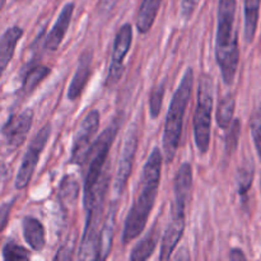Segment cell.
I'll list each match as a JSON object with an SVG mask.
<instances>
[{
	"label": "cell",
	"mask_w": 261,
	"mask_h": 261,
	"mask_svg": "<svg viewBox=\"0 0 261 261\" xmlns=\"http://www.w3.org/2000/svg\"><path fill=\"white\" fill-rule=\"evenodd\" d=\"M163 157L158 147L153 148L143 168L139 193L127 213L122 232V244L126 245L140 236L148 223L158 195L162 175Z\"/></svg>",
	"instance_id": "cell-1"
},
{
	"label": "cell",
	"mask_w": 261,
	"mask_h": 261,
	"mask_svg": "<svg viewBox=\"0 0 261 261\" xmlns=\"http://www.w3.org/2000/svg\"><path fill=\"white\" fill-rule=\"evenodd\" d=\"M237 0H219L218 27L216 38V60L224 84L231 86L240 63L237 31L234 28Z\"/></svg>",
	"instance_id": "cell-2"
},
{
	"label": "cell",
	"mask_w": 261,
	"mask_h": 261,
	"mask_svg": "<svg viewBox=\"0 0 261 261\" xmlns=\"http://www.w3.org/2000/svg\"><path fill=\"white\" fill-rule=\"evenodd\" d=\"M193 83L194 70L188 68L184 73L177 89L173 93L172 101H171L167 116H166L165 132H163V154L167 163L172 162L180 145L184 119H185L186 110L190 102Z\"/></svg>",
	"instance_id": "cell-3"
},
{
	"label": "cell",
	"mask_w": 261,
	"mask_h": 261,
	"mask_svg": "<svg viewBox=\"0 0 261 261\" xmlns=\"http://www.w3.org/2000/svg\"><path fill=\"white\" fill-rule=\"evenodd\" d=\"M121 120L115 117L111 124L99 134L96 142L92 143L89 148L87 160L88 161V168H87L86 176H84V188H83V203L84 208L88 209L94 201L98 188V180L102 176L105 165H106L107 157H109L110 149L116 138L117 132L120 129Z\"/></svg>",
	"instance_id": "cell-4"
},
{
	"label": "cell",
	"mask_w": 261,
	"mask_h": 261,
	"mask_svg": "<svg viewBox=\"0 0 261 261\" xmlns=\"http://www.w3.org/2000/svg\"><path fill=\"white\" fill-rule=\"evenodd\" d=\"M213 94V79L208 74H203L199 82L198 102L193 120L194 139L200 154H205L211 145Z\"/></svg>",
	"instance_id": "cell-5"
},
{
	"label": "cell",
	"mask_w": 261,
	"mask_h": 261,
	"mask_svg": "<svg viewBox=\"0 0 261 261\" xmlns=\"http://www.w3.org/2000/svg\"><path fill=\"white\" fill-rule=\"evenodd\" d=\"M107 189V175L103 181L98 184L94 201L87 212V221L84 226L83 237L79 246V259L81 260H98V237L101 214L103 209L105 194Z\"/></svg>",
	"instance_id": "cell-6"
},
{
	"label": "cell",
	"mask_w": 261,
	"mask_h": 261,
	"mask_svg": "<svg viewBox=\"0 0 261 261\" xmlns=\"http://www.w3.org/2000/svg\"><path fill=\"white\" fill-rule=\"evenodd\" d=\"M50 134L51 125L46 124L41 127L40 132L31 140L27 152H25L22 163H20L19 171L17 173V178H15V188H17V190H24L30 185L33 173L36 171V167L38 165V161H40V155L43 152V149H45L46 144H47Z\"/></svg>",
	"instance_id": "cell-7"
},
{
	"label": "cell",
	"mask_w": 261,
	"mask_h": 261,
	"mask_svg": "<svg viewBox=\"0 0 261 261\" xmlns=\"http://www.w3.org/2000/svg\"><path fill=\"white\" fill-rule=\"evenodd\" d=\"M99 127V112L98 110H92L83 121L79 125L71 145L70 163L76 166H83L86 163L87 155H88L89 148L92 145V139L96 135L97 130Z\"/></svg>",
	"instance_id": "cell-8"
},
{
	"label": "cell",
	"mask_w": 261,
	"mask_h": 261,
	"mask_svg": "<svg viewBox=\"0 0 261 261\" xmlns=\"http://www.w3.org/2000/svg\"><path fill=\"white\" fill-rule=\"evenodd\" d=\"M138 144H139V132H138L137 125L133 124L132 126H129V130L125 135L122 149L120 153L119 167H117V173L114 184V190L117 195H121L124 193L127 180L132 175Z\"/></svg>",
	"instance_id": "cell-9"
},
{
	"label": "cell",
	"mask_w": 261,
	"mask_h": 261,
	"mask_svg": "<svg viewBox=\"0 0 261 261\" xmlns=\"http://www.w3.org/2000/svg\"><path fill=\"white\" fill-rule=\"evenodd\" d=\"M133 42V25L130 23H125L117 31L116 37L114 41V48H112L111 64L107 74L106 86L112 87L121 79L124 74V60L130 50Z\"/></svg>",
	"instance_id": "cell-10"
},
{
	"label": "cell",
	"mask_w": 261,
	"mask_h": 261,
	"mask_svg": "<svg viewBox=\"0 0 261 261\" xmlns=\"http://www.w3.org/2000/svg\"><path fill=\"white\" fill-rule=\"evenodd\" d=\"M33 116H35L33 110L27 109L19 114L12 115L3 125L2 134L9 149H17L25 142L28 133L32 127Z\"/></svg>",
	"instance_id": "cell-11"
},
{
	"label": "cell",
	"mask_w": 261,
	"mask_h": 261,
	"mask_svg": "<svg viewBox=\"0 0 261 261\" xmlns=\"http://www.w3.org/2000/svg\"><path fill=\"white\" fill-rule=\"evenodd\" d=\"M185 212V209L172 206V211H171V221L168 223L167 228H166L162 239V245H161V260L165 261L171 259V255L173 254L176 246L178 245L180 240L182 239L186 226Z\"/></svg>",
	"instance_id": "cell-12"
},
{
	"label": "cell",
	"mask_w": 261,
	"mask_h": 261,
	"mask_svg": "<svg viewBox=\"0 0 261 261\" xmlns=\"http://www.w3.org/2000/svg\"><path fill=\"white\" fill-rule=\"evenodd\" d=\"M92 63H93V50L87 48L82 53L78 61V68L69 84L68 98L70 101H76L83 93L92 73Z\"/></svg>",
	"instance_id": "cell-13"
},
{
	"label": "cell",
	"mask_w": 261,
	"mask_h": 261,
	"mask_svg": "<svg viewBox=\"0 0 261 261\" xmlns=\"http://www.w3.org/2000/svg\"><path fill=\"white\" fill-rule=\"evenodd\" d=\"M74 13V4L73 3H68L63 7L60 14H59L58 19H56L55 24L53 25L48 35L46 36L45 40V47L48 51H56L60 47L61 42H63L64 37L66 35L69 25H70L71 17Z\"/></svg>",
	"instance_id": "cell-14"
},
{
	"label": "cell",
	"mask_w": 261,
	"mask_h": 261,
	"mask_svg": "<svg viewBox=\"0 0 261 261\" xmlns=\"http://www.w3.org/2000/svg\"><path fill=\"white\" fill-rule=\"evenodd\" d=\"M22 36V28L19 25H13V27L8 28L0 37V76L3 75L7 66L12 61L15 47Z\"/></svg>",
	"instance_id": "cell-15"
},
{
	"label": "cell",
	"mask_w": 261,
	"mask_h": 261,
	"mask_svg": "<svg viewBox=\"0 0 261 261\" xmlns=\"http://www.w3.org/2000/svg\"><path fill=\"white\" fill-rule=\"evenodd\" d=\"M191 188H193V166L189 162L181 163L178 167L177 173L173 181V200L181 203H188L191 198Z\"/></svg>",
	"instance_id": "cell-16"
},
{
	"label": "cell",
	"mask_w": 261,
	"mask_h": 261,
	"mask_svg": "<svg viewBox=\"0 0 261 261\" xmlns=\"http://www.w3.org/2000/svg\"><path fill=\"white\" fill-rule=\"evenodd\" d=\"M23 237L35 251H42L46 245V233L43 224L35 217H24L22 221Z\"/></svg>",
	"instance_id": "cell-17"
},
{
	"label": "cell",
	"mask_w": 261,
	"mask_h": 261,
	"mask_svg": "<svg viewBox=\"0 0 261 261\" xmlns=\"http://www.w3.org/2000/svg\"><path fill=\"white\" fill-rule=\"evenodd\" d=\"M115 216H116V204L111 206L107 213L106 219L103 221V226L99 229L98 237V260H105L111 254L112 240L115 233Z\"/></svg>",
	"instance_id": "cell-18"
},
{
	"label": "cell",
	"mask_w": 261,
	"mask_h": 261,
	"mask_svg": "<svg viewBox=\"0 0 261 261\" xmlns=\"http://www.w3.org/2000/svg\"><path fill=\"white\" fill-rule=\"evenodd\" d=\"M163 0H143L137 15V28L139 33H148L153 27Z\"/></svg>",
	"instance_id": "cell-19"
},
{
	"label": "cell",
	"mask_w": 261,
	"mask_h": 261,
	"mask_svg": "<svg viewBox=\"0 0 261 261\" xmlns=\"http://www.w3.org/2000/svg\"><path fill=\"white\" fill-rule=\"evenodd\" d=\"M50 74V68L45 65H33L30 64L28 68L23 71L22 76H20V91L24 94L31 93L38 84L42 83L43 79Z\"/></svg>",
	"instance_id": "cell-20"
},
{
	"label": "cell",
	"mask_w": 261,
	"mask_h": 261,
	"mask_svg": "<svg viewBox=\"0 0 261 261\" xmlns=\"http://www.w3.org/2000/svg\"><path fill=\"white\" fill-rule=\"evenodd\" d=\"M158 239H160V234H158L157 227L154 226L152 231L148 232L147 236L134 247L132 255H130V260L145 261L149 259L153 255V252H154L155 247H157Z\"/></svg>",
	"instance_id": "cell-21"
},
{
	"label": "cell",
	"mask_w": 261,
	"mask_h": 261,
	"mask_svg": "<svg viewBox=\"0 0 261 261\" xmlns=\"http://www.w3.org/2000/svg\"><path fill=\"white\" fill-rule=\"evenodd\" d=\"M261 0H245V40L251 43L259 22Z\"/></svg>",
	"instance_id": "cell-22"
},
{
	"label": "cell",
	"mask_w": 261,
	"mask_h": 261,
	"mask_svg": "<svg viewBox=\"0 0 261 261\" xmlns=\"http://www.w3.org/2000/svg\"><path fill=\"white\" fill-rule=\"evenodd\" d=\"M234 109H236V99L233 94L228 93L219 99L218 107H217V124L221 129L227 130L233 120Z\"/></svg>",
	"instance_id": "cell-23"
},
{
	"label": "cell",
	"mask_w": 261,
	"mask_h": 261,
	"mask_svg": "<svg viewBox=\"0 0 261 261\" xmlns=\"http://www.w3.org/2000/svg\"><path fill=\"white\" fill-rule=\"evenodd\" d=\"M79 195V184L74 176L69 175L61 180L59 186V196L61 200L74 203Z\"/></svg>",
	"instance_id": "cell-24"
},
{
	"label": "cell",
	"mask_w": 261,
	"mask_h": 261,
	"mask_svg": "<svg viewBox=\"0 0 261 261\" xmlns=\"http://www.w3.org/2000/svg\"><path fill=\"white\" fill-rule=\"evenodd\" d=\"M252 180H254V167L251 165L242 166L237 175V185H239L240 196L244 201H246V196L251 188Z\"/></svg>",
	"instance_id": "cell-25"
},
{
	"label": "cell",
	"mask_w": 261,
	"mask_h": 261,
	"mask_svg": "<svg viewBox=\"0 0 261 261\" xmlns=\"http://www.w3.org/2000/svg\"><path fill=\"white\" fill-rule=\"evenodd\" d=\"M3 259L5 261H23L30 259V252L14 241H8L3 247Z\"/></svg>",
	"instance_id": "cell-26"
},
{
	"label": "cell",
	"mask_w": 261,
	"mask_h": 261,
	"mask_svg": "<svg viewBox=\"0 0 261 261\" xmlns=\"http://www.w3.org/2000/svg\"><path fill=\"white\" fill-rule=\"evenodd\" d=\"M165 84L161 83L152 89L149 94V114L152 119H157L162 110L163 97H165Z\"/></svg>",
	"instance_id": "cell-27"
},
{
	"label": "cell",
	"mask_w": 261,
	"mask_h": 261,
	"mask_svg": "<svg viewBox=\"0 0 261 261\" xmlns=\"http://www.w3.org/2000/svg\"><path fill=\"white\" fill-rule=\"evenodd\" d=\"M240 134H241V122L239 119L232 120L231 125L228 127V133L226 135V153L227 155H231L236 150L239 145Z\"/></svg>",
	"instance_id": "cell-28"
},
{
	"label": "cell",
	"mask_w": 261,
	"mask_h": 261,
	"mask_svg": "<svg viewBox=\"0 0 261 261\" xmlns=\"http://www.w3.org/2000/svg\"><path fill=\"white\" fill-rule=\"evenodd\" d=\"M250 127H251V135L254 139V144L256 147L257 154L261 160V105L254 111L250 121Z\"/></svg>",
	"instance_id": "cell-29"
},
{
	"label": "cell",
	"mask_w": 261,
	"mask_h": 261,
	"mask_svg": "<svg viewBox=\"0 0 261 261\" xmlns=\"http://www.w3.org/2000/svg\"><path fill=\"white\" fill-rule=\"evenodd\" d=\"M200 0H181V17L184 20H190L195 13Z\"/></svg>",
	"instance_id": "cell-30"
},
{
	"label": "cell",
	"mask_w": 261,
	"mask_h": 261,
	"mask_svg": "<svg viewBox=\"0 0 261 261\" xmlns=\"http://www.w3.org/2000/svg\"><path fill=\"white\" fill-rule=\"evenodd\" d=\"M13 204H14V200L9 201V203H5L0 206V232L5 228L8 223V219H9L10 209H12Z\"/></svg>",
	"instance_id": "cell-31"
},
{
	"label": "cell",
	"mask_w": 261,
	"mask_h": 261,
	"mask_svg": "<svg viewBox=\"0 0 261 261\" xmlns=\"http://www.w3.org/2000/svg\"><path fill=\"white\" fill-rule=\"evenodd\" d=\"M229 259L233 261L246 260V255H245L244 251H241L240 249H233L231 250V252H229Z\"/></svg>",
	"instance_id": "cell-32"
},
{
	"label": "cell",
	"mask_w": 261,
	"mask_h": 261,
	"mask_svg": "<svg viewBox=\"0 0 261 261\" xmlns=\"http://www.w3.org/2000/svg\"><path fill=\"white\" fill-rule=\"evenodd\" d=\"M5 3H7V0H0V10H2L3 8H4Z\"/></svg>",
	"instance_id": "cell-33"
},
{
	"label": "cell",
	"mask_w": 261,
	"mask_h": 261,
	"mask_svg": "<svg viewBox=\"0 0 261 261\" xmlns=\"http://www.w3.org/2000/svg\"><path fill=\"white\" fill-rule=\"evenodd\" d=\"M17 2H22V0H17Z\"/></svg>",
	"instance_id": "cell-34"
}]
</instances>
